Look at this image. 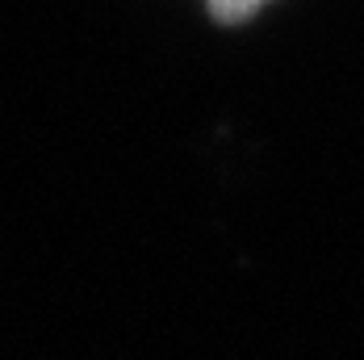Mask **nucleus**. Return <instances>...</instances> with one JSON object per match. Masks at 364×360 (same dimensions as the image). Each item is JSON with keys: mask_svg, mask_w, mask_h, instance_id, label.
<instances>
[{"mask_svg": "<svg viewBox=\"0 0 364 360\" xmlns=\"http://www.w3.org/2000/svg\"><path fill=\"white\" fill-rule=\"evenodd\" d=\"M205 4H210V13L218 17L222 26H239V21L255 17L264 4H272V0H205Z\"/></svg>", "mask_w": 364, "mask_h": 360, "instance_id": "nucleus-1", "label": "nucleus"}]
</instances>
